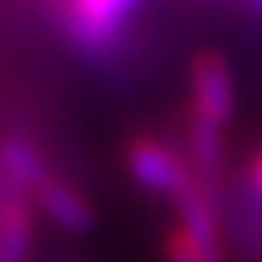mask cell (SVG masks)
I'll use <instances>...</instances> for the list:
<instances>
[{
	"mask_svg": "<svg viewBox=\"0 0 262 262\" xmlns=\"http://www.w3.org/2000/svg\"><path fill=\"white\" fill-rule=\"evenodd\" d=\"M192 106H190V151L212 159L223 154V128L232 120L234 90L229 64L221 53L201 51L192 59Z\"/></svg>",
	"mask_w": 262,
	"mask_h": 262,
	"instance_id": "obj_1",
	"label": "cell"
},
{
	"mask_svg": "<svg viewBox=\"0 0 262 262\" xmlns=\"http://www.w3.org/2000/svg\"><path fill=\"white\" fill-rule=\"evenodd\" d=\"M126 167L140 187L170 198V201H176L190 187L198 184L195 173L184 165L182 157L173 148H167L165 142L154 140V137L131 140L126 151Z\"/></svg>",
	"mask_w": 262,
	"mask_h": 262,
	"instance_id": "obj_2",
	"label": "cell"
},
{
	"mask_svg": "<svg viewBox=\"0 0 262 262\" xmlns=\"http://www.w3.org/2000/svg\"><path fill=\"white\" fill-rule=\"evenodd\" d=\"M140 0H67V26L84 51L101 53L123 34Z\"/></svg>",
	"mask_w": 262,
	"mask_h": 262,
	"instance_id": "obj_3",
	"label": "cell"
},
{
	"mask_svg": "<svg viewBox=\"0 0 262 262\" xmlns=\"http://www.w3.org/2000/svg\"><path fill=\"white\" fill-rule=\"evenodd\" d=\"M179 212V229L190 237V243L204 254L209 262H223V240L215 215V201L201 184L190 187L184 195L173 201Z\"/></svg>",
	"mask_w": 262,
	"mask_h": 262,
	"instance_id": "obj_4",
	"label": "cell"
},
{
	"mask_svg": "<svg viewBox=\"0 0 262 262\" xmlns=\"http://www.w3.org/2000/svg\"><path fill=\"white\" fill-rule=\"evenodd\" d=\"M36 204L45 209V215L51 217L56 226L67 229V232H90L92 229V209L84 201V195L70 187L67 182H61L59 176H48L45 182L34 190Z\"/></svg>",
	"mask_w": 262,
	"mask_h": 262,
	"instance_id": "obj_5",
	"label": "cell"
},
{
	"mask_svg": "<svg viewBox=\"0 0 262 262\" xmlns=\"http://www.w3.org/2000/svg\"><path fill=\"white\" fill-rule=\"evenodd\" d=\"M31 246V209L23 198H3L0 207V262H23Z\"/></svg>",
	"mask_w": 262,
	"mask_h": 262,
	"instance_id": "obj_6",
	"label": "cell"
},
{
	"mask_svg": "<svg viewBox=\"0 0 262 262\" xmlns=\"http://www.w3.org/2000/svg\"><path fill=\"white\" fill-rule=\"evenodd\" d=\"M3 162H6L9 176L14 179L17 184L31 187V190H36V187L51 176V170L45 167L42 157L31 145H26V142H9V145L3 148Z\"/></svg>",
	"mask_w": 262,
	"mask_h": 262,
	"instance_id": "obj_7",
	"label": "cell"
},
{
	"mask_svg": "<svg viewBox=\"0 0 262 262\" xmlns=\"http://www.w3.org/2000/svg\"><path fill=\"white\" fill-rule=\"evenodd\" d=\"M167 259L170 262H209L195 246H192L190 237H187L179 226L170 232V237H167Z\"/></svg>",
	"mask_w": 262,
	"mask_h": 262,
	"instance_id": "obj_8",
	"label": "cell"
},
{
	"mask_svg": "<svg viewBox=\"0 0 262 262\" xmlns=\"http://www.w3.org/2000/svg\"><path fill=\"white\" fill-rule=\"evenodd\" d=\"M246 179H248V190L262 201V148H257V151L251 154V159H248Z\"/></svg>",
	"mask_w": 262,
	"mask_h": 262,
	"instance_id": "obj_9",
	"label": "cell"
},
{
	"mask_svg": "<svg viewBox=\"0 0 262 262\" xmlns=\"http://www.w3.org/2000/svg\"><path fill=\"white\" fill-rule=\"evenodd\" d=\"M248 3H251L254 9H259V11H262V0H248Z\"/></svg>",
	"mask_w": 262,
	"mask_h": 262,
	"instance_id": "obj_10",
	"label": "cell"
}]
</instances>
